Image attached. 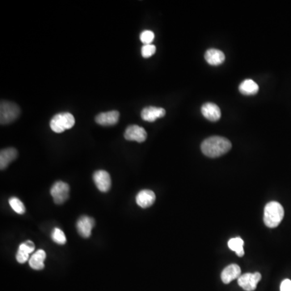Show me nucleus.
I'll use <instances>...</instances> for the list:
<instances>
[{"label": "nucleus", "mask_w": 291, "mask_h": 291, "mask_svg": "<svg viewBox=\"0 0 291 291\" xmlns=\"http://www.w3.org/2000/svg\"><path fill=\"white\" fill-rule=\"evenodd\" d=\"M94 226V219L88 216H82L79 218L76 223V228L79 234L83 238H89L92 235V231Z\"/></svg>", "instance_id": "nucleus-9"}, {"label": "nucleus", "mask_w": 291, "mask_h": 291, "mask_svg": "<svg viewBox=\"0 0 291 291\" xmlns=\"http://www.w3.org/2000/svg\"><path fill=\"white\" fill-rule=\"evenodd\" d=\"M240 276V267L236 264H232L222 270L221 273V279L224 284H229L232 281L238 279Z\"/></svg>", "instance_id": "nucleus-12"}, {"label": "nucleus", "mask_w": 291, "mask_h": 291, "mask_svg": "<svg viewBox=\"0 0 291 291\" xmlns=\"http://www.w3.org/2000/svg\"><path fill=\"white\" fill-rule=\"evenodd\" d=\"M205 156L210 158H217L223 156L232 149V142L220 136H212L205 139L201 145Z\"/></svg>", "instance_id": "nucleus-1"}, {"label": "nucleus", "mask_w": 291, "mask_h": 291, "mask_svg": "<svg viewBox=\"0 0 291 291\" xmlns=\"http://www.w3.org/2000/svg\"><path fill=\"white\" fill-rule=\"evenodd\" d=\"M46 253L44 250L40 249L35 252L32 257H30L28 263L31 268L35 270H41L45 267V260H46Z\"/></svg>", "instance_id": "nucleus-18"}, {"label": "nucleus", "mask_w": 291, "mask_h": 291, "mask_svg": "<svg viewBox=\"0 0 291 291\" xmlns=\"http://www.w3.org/2000/svg\"><path fill=\"white\" fill-rule=\"evenodd\" d=\"M155 202H156V194L152 190L144 189V190L140 191L136 196L137 204L143 209L152 207Z\"/></svg>", "instance_id": "nucleus-14"}, {"label": "nucleus", "mask_w": 291, "mask_h": 291, "mask_svg": "<svg viewBox=\"0 0 291 291\" xmlns=\"http://www.w3.org/2000/svg\"><path fill=\"white\" fill-rule=\"evenodd\" d=\"M20 114V108L16 104L2 101L0 106V122L1 125H7L14 122Z\"/></svg>", "instance_id": "nucleus-4"}, {"label": "nucleus", "mask_w": 291, "mask_h": 291, "mask_svg": "<svg viewBox=\"0 0 291 291\" xmlns=\"http://www.w3.org/2000/svg\"><path fill=\"white\" fill-rule=\"evenodd\" d=\"M70 187L63 181H57L51 189V194L56 204L64 203L69 197Z\"/></svg>", "instance_id": "nucleus-5"}, {"label": "nucleus", "mask_w": 291, "mask_h": 291, "mask_svg": "<svg viewBox=\"0 0 291 291\" xmlns=\"http://www.w3.org/2000/svg\"><path fill=\"white\" fill-rule=\"evenodd\" d=\"M155 39V33L151 30H144L140 34V40L144 45L152 44Z\"/></svg>", "instance_id": "nucleus-23"}, {"label": "nucleus", "mask_w": 291, "mask_h": 291, "mask_svg": "<svg viewBox=\"0 0 291 291\" xmlns=\"http://www.w3.org/2000/svg\"><path fill=\"white\" fill-rule=\"evenodd\" d=\"M243 245H244V242L240 237H235L228 241V247L230 249L236 252V255L238 257H243L244 255Z\"/></svg>", "instance_id": "nucleus-20"}, {"label": "nucleus", "mask_w": 291, "mask_h": 291, "mask_svg": "<svg viewBox=\"0 0 291 291\" xmlns=\"http://www.w3.org/2000/svg\"><path fill=\"white\" fill-rule=\"evenodd\" d=\"M205 59L211 66H219L224 62L225 54L217 49H209L205 53Z\"/></svg>", "instance_id": "nucleus-16"}, {"label": "nucleus", "mask_w": 291, "mask_h": 291, "mask_svg": "<svg viewBox=\"0 0 291 291\" xmlns=\"http://www.w3.org/2000/svg\"><path fill=\"white\" fill-rule=\"evenodd\" d=\"M166 111L164 108L149 106L142 109L141 112V117L146 122H156V119L164 117Z\"/></svg>", "instance_id": "nucleus-10"}, {"label": "nucleus", "mask_w": 291, "mask_h": 291, "mask_svg": "<svg viewBox=\"0 0 291 291\" xmlns=\"http://www.w3.org/2000/svg\"><path fill=\"white\" fill-rule=\"evenodd\" d=\"M280 291H291V281L290 279H285L282 281L280 287Z\"/></svg>", "instance_id": "nucleus-25"}, {"label": "nucleus", "mask_w": 291, "mask_h": 291, "mask_svg": "<svg viewBox=\"0 0 291 291\" xmlns=\"http://www.w3.org/2000/svg\"><path fill=\"white\" fill-rule=\"evenodd\" d=\"M76 124L73 115L70 112H60L51 119V128L53 132L60 133L72 128Z\"/></svg>", "instance_id": "nucleus-3"}, {"label": "nucleus", "mask_w": 291, "mask_h": 291, "mask_svg": "<svg viewBox=\"0 0 291 291\" xmlns=\"http://www.w3.org/2000/svg\"><path fill=\"white\" fill-rule=\"evenodd\" d=\"M120 113L117 111L101 112L96 117V122L101 126H114L119 121Z\"/></svg>", "instance_id": "nucleus-13"}, {"label": "nucleus", "mask_w": 291, "mask_h": 291, "mask_svg": "<svg viewBox=\"0 0 291 291\" xmlns=\"http://www.w3.org/2000/svg\"><path fill=\"white\" fill-rule=\"evenodd\" d=\"M51 237H52V239L57 244H65L67 242V238H66L64 232L59 228H54L53 230Z\"/></svg>", "instance_id": "nucleus-22"}, {"label": "nucleus", "mask_w": 291, "mask_h": 291, "mask_svg": "<svg viewBox=\"0 0 291 291\" xmlns=\"http://www.w3.org/2000/svg\"><path fill=\"white\" fill-rule=\"evenodd\" d=\"M238 90L242 94L250 96L257 94L259 91V86L252 79H245L239 84Z\"/></svg>", "instance_id": "nucleus-19"}, {"label": "nucleus", "mask_w": 291, "mask_h": 291, "mask_svg": "<svg viewBox=\"0 0 291 291\" xmlns=\"http://www.w3.org/2000/svg\"><path fill=\"white\" fill-rule=\"evenodd\" d=\"M261 279L262 274L258 272L254 273H244L238 277V284L244 291H253L257 289V284Z\"/></svg>", "instance_id": "nucleus-6"}, {"label": "nucleus", "mask_w": 291, "mask_h": 291, "mask_svg": "<svg viewBox=\"0 0 291 291\" xmlns=\"http://www.w3.org/2000/svg\"><path fill=\"white\" fill-rule=\"evenodd\" d=\"M125 138L128 141H135L138 142H143L147 138V131L141 126H129L125 132Z\"/></svg>", "instance_id": "nucleus-8"}, {"label": "nucleus", "mask_w": 291, "mask_h": 291, "mask_svg": "<svg viewBox=\"0 0 291 291\" xmlns=\"http://www.w3.org/2000/svg\"><path fill=\"white\" fill-rule=\"evenodd\" d=\"M202 113L205 118L211 122H217L221 118V110L215 104L208 102L202 106Z\"/></svg>", "instance_id": "nucleus-11"}, {"label": "nucleus", "mask_w": 291, "mask_h": 291, "mask_svg": "<svg viewBox=\"0 0 291 291\" xmlns=\"http://www.w3.org/2000/svg\"><path fill=\"white\" fill-rule=\"evenodd\" d=\"M17 157V151L15 148L10 147L1 151L0 153V168L3 170L16 159Z\"/></svg>", "instance_id": "nucleus-17"}, {"label": "nucleus", "mask_w": 291, "mask_h": 291, "mask_svg": "<svg viewBox=\"0 0 291 291\" xmlns=\"http://www.w3.org/2000/svg\"><path fill=\"white\" fill-rule=\"evenodd\" d=\"M35 250L34 243L32 241H26L19 246L18 252L16 253V260L20 264L26 263L29 259V254Z\"/></svg>", "instance_id": "nucleus-15"}, {"label": "nucleus", "mask_w": 291, "mask_h": 291, "mask_svg": "<svg viewBox=\"0 0 291 291\" xmlns=\"http://www.w3.org/2000/svg\"><path fill=\"white\" fill-rule=\"evenodd\" d=\"M284 214V209L279 202H268L264 211V222L266 227L275 228L282 222Z\"/></svg>", "instance_id": "nucleus-2"}, {"label": "nucleus", "mask_w": 291, "mask_h": 291, "mask_svg": "<svg viewBox=\"0 0 291 291\" xmlns=\"http://www.w3.org/2000/svg\"><path fill=\"white\" fill-rule=\"evenodd\" d=\"M10 207L12 210L19 214H24L26 213V207L23 202L17 197H11L9 199Z\"/></svg>", "instance_id": "nucleus-21"}, {"label": "nucleus", "mask_w": 291, "mask_h": 291, "mask_svg": "<svg viewBox=\"0 0 291 291\" xmlns=\"http://www.w3.org/2000/svg\"><path fill=\"white\" fill-rule=\"evenodd\" d=\"M156 51V47L155 45L150 44V45H144L142 46V50H141V53L142 56L145 58H148V57H152L155 54Z\"/></svg>", "instance_id": "nucleus-24"}, {"label": "nucleus", "mask_w": 291, "mask_h": 291, "mask_svg": "<svg viewBox=\"0 0 291 291\" xmlns=\"http://www.w3.org/2000/svg\"><path fill=\"white\" fill-rule=\"evenodd\" d=\"M93 181H94L97 188L101 192L106 193L110 189L111 185H112L110 175L108 174V172L106 171L100 170V171L95 172L93 174Z\"/></svg>", "instance_id": "nucleus-7"}]
</instances>
